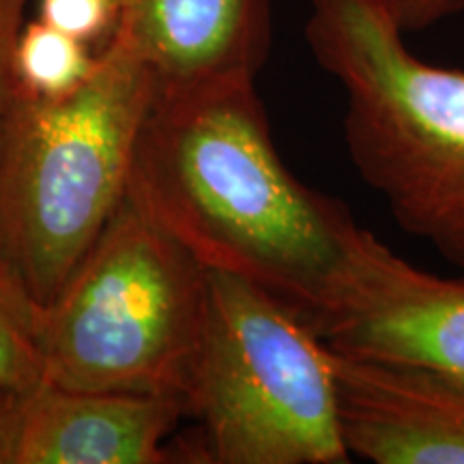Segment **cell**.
I'll return each mask as SVG.
<instances>
[{
  "instance_id": "14",
  "label": "cell",
  "mask_w": 464,
  "mask_h": 464,
  "mask_svg": "<svg viewBox=\"0 0 464 464\" xmlns=\"http://www.w3.org/2000/svg\"><path fill=\"white\" fill-rule=\"evenodd\" d=\"M404 33H420L460 14L464 0H387Z\"/></svg>"
},
{
  "instance_id": "6",
  "label": "cell",
  "mask_w": 464,
  "mask_h": 464,
  "mask_svg": "<svg viewBox=\"0 0 464 464\" xmlns=\"http://www.w3.org/2000/svg\"><path fill=\"white\" fill-rule=\"evenodd\" d=\"M310 323L342 357L464 385V280L409 263L363 226Z\"/></svg>"
},
{
  "instance_id": "10",
  "label": "cell",
  "mask_w": 464,
  "mask_h": 464,
  "mask_svg": "<svg viewBox=\"0 0 464 464\" xmlns=\"http://www.w3.org/2000/svg\"><path fill=\"white\" fill-rule=\"evenodd\" d=\"M100 52L44 20L24 22L14 50L17 95L31 100H65L95 72Z\"/></svg>"
},
{
  "instance_id": "2",
  "label": "cell",
  "mask_w": 464,
  "mask_h": 464,
  "mask_svg": "<svg viewBox=\"0 0 464 464\" xmlns=\"http://www.w3.org/2000/svg\"><path fill=\"white\" fill-rule=\"evenodd\" d=\"M160 82L125 33L65 100L15 95L0 136V266L45 307L127 198Z\"/></svg>"
},
{
  "instance_id": "7",
  "label": "cell",
  "mask_w": 464,
  "mask_h": 464,
  "mask_svg": "<svg viewBox=\"0 0 464 464\" xmlns=\"http://www.w3.org/2000/svg\"><path fill=\"white\" fill-rule=\"evenodd\" d=\"M335 357L351 456L374 464H464V385L404 365Z\"/></svg>"
},
{
  "instance_id": "5",
  "label": "cell",
  "mask_w": 464,
  "mask_h": 464,
  "mask_svg": "<svg viewBox=\"0 0 464 464\" xmlns=\"http://www.w3.org/2000/svg\"><path fill=\"white\" fill-rule=\"evenodd\" d=\"M207 286L205 266L125 198L44 307L45 385L185 398Z\"/></svg>"
},
{
  "instance_id": "13",
  "label": "cell",
  "mask_w": 464,
  "mask_h": 464,
  "mask_svg": "<svg viewBox=\"0 0 464 464\" xmlns=\"http://www.w3.org/2000/svg\"><path fill=\"white\" fill-rule=\"evenodd\" d=\"M28 0H0V136H3L5 121L15 102L14 80V50L24 26V11Z\"/></svg>"
},
{
  "instance_id": "9",
  "label": "cell",
  "mask_w": 464,
  "mask_h": 464,
  "mask_svg": "<svg viewBox=\"0 0 464 464\" xmlns=\"http://www.w3.org/2000/svg\"><path fill=\"white\" fill-rule=\"evenodd\" d=\"M125 33L158 78L177 89L258 75L271 48L269 0H121Z\"/></svg>"
},
{
  "instance_id": "11",
  "label": "cell",
  "mask_w": 464,
  "mask_h": 464,
  "mask_svg": "<svg viewBox=\"0 0 464 464\" xmlns=\"http://www.w3.org/2000/svg\"><path fill=\"white\" fill-rule=\"evenodd\" d=\"M44 307L0 266V385L31 393L45 385Z\"/></svg>"
},
{
  "instance_id": "1",
  "label": "cell",
  "mask_w": 464,
  "mask_h": 464,
  "mask_svg": "<svg viewBox=\"0 0 464 464\" xmlns=\"http://www.w3.org/2000/svg\"><path fill=\"white\" fill-rule=\"evenodd\" d=\"M127 198L205 269L258 284L307 321L359 226L344 202L288 170L249 73L160 89Z\"/></svg>"
},
{
  "instance_id": "3",
  "label": "cell",
  "mask_w": 464,
  "mask_h": 464,
  "mask_svg": "<svg viewBox=\"0 0 464 464\" xmlns=\"http://www.w3.org/2000/svg\"><path fill=\"white\" fill-rule=\"evenodd\" d=\"M404 34L387 0H310L305 42L344 92L351 166L406 235L464 271V72Z\"/></svg>"
},
{
  "instance_id": "15",
  "label": "cell",
  "mask_w": 464,
  "mask_h": 464,
  "mask_svg": "<svg viewBox=\"0 0 464 464\" xmlns=\"http://www.w3.org/2000/svg\"><path fill=\"white\" fill-rule=\"evenodd\" d=\"M24 393L0 385V464H14Z\"/></svg>"
},
{
  "instance_id": "8",
  "label": "cell",
  "mask_w": 464,
  "mask_h": 464,
  "mask_svg": "<svg viewBox=\"0 0 464 464\" xmlns=\"http://www.w3.org/2000/svg\"><path fill=\"white\" fill-rule=\"evenodd\" d=\"M188 415L181 396L44 385L22 400L14 464H161Z\"/></svg>"
},
{
  "instance_id": "12",
  "label": "cell",
  "mask_w": 464,
  "mask_h": 464,
  "mask_svg": "<svg viewBox=\"0 0 464 464\" xmlns=\"http://www.w3.org/2000/svg\"><path fill=\"white\" fill-rule=\"evenodd\" d=\"M39 20L84 44L106 45L119 28L121 0H39Z\"/></svg>"
},
{
  "instance_id": "4",
  "label": "cell",
  "mask_w": 464,
  "mask_h": 464,
  "mask_svg": "<svg viewBox=\"0 0 464 464\" xmlns=\"http://www.w3.org/2000/svg\"><path fill=\"white\" fill-rule=\"evenodd\" d=\"M185 400L202 462H351L332 346L297 307L243 277L208 271Z\"/></svg>"
}]
</instances>
